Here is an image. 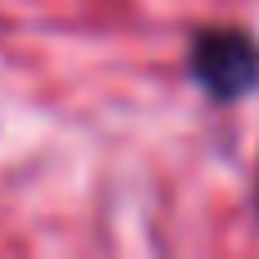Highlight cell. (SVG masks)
Wrapping results in <instances>:
<instances>
[{
	"instance_id": "cell-2",
	"label": "cell",
	"mask_w": 259,
	"mask_h": 259,
	"mask_svg": "<svg viewBox=\"0 0 259 259\" xmlns=\"http://www.w3.org/2000/svg\"><path fill=\"white\" fill-rule=\"evenodd\" d=\"M255 223H259V173H255Z\"/></svg>"
},
{
	"instance_id": "cell-1",
	"label": "cell",
	"mask_w": 259,
	"mask_h": 259,
	"mask_svg": "<svg viewBox=\"0 0 259 259\" xmlns=\"http://www.w3.org/2000/svg\"><path fill=\"white\" fill-rule=\"evenodd\" d=\"M187 77L219 105L246 100L259 91V41L255 32L219 23L196 27L187 41Z\"/></svg>"
}]
</instances>
